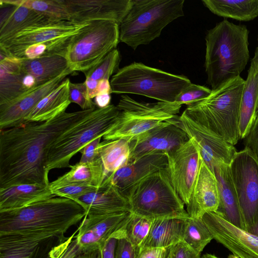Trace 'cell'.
<instances>
[{
    "instance_id": "cell-1",
    "label": "cell",
    "mask_w": 258,
    "mask_h": 258,
    "mask_svg": "<svg viewBox=\"0 0 258 258\" xmlns=\"http://www.w3.org/2000/svg\"><path fill=\"white\" fill-rule=\"evenodd\" d=\"M96 108L64 111L45 121L0 130V188L49 184L47 162L51 145Z\"/></svg>"
},
{
    "instance_id": "cell-2",
    "label": "cell",
    "mask_w": 258,
    "mask_h": 258,
    "mask_svg": "<svg viewBox=\"0 0 258 258\" xmlns=\"http://www.w3.org/2000/svg\"><path fill=\"white\" fill-rule=\"evenodd\" d=\"M86 215L74 200L52 197L29 206L0 211V235L64 234Z\"/></svg>"
},
{
    "instance_id": "cell-3",
    "label": "cell",
    "mask_w": 258,
    "mask_h": 258,
    "mask_svg": "<svg viewBox=\"0 0 258 258\" xmlns=\"http://www.w3.org/2000/svg\"><path fill=\"white\" fill-rule=\"evenodd\" d=\"M247 27L224 19L208 31L205 68L212 90L240 76L249 58Z\"/></svg>"
},
{
    "instance_id": "cell-4",
    "label": "cell",
    "mask_w": 258,
    "mask_h": 258,
    "mask_svg": "<svg viewBox=\"0 0 258 258\" xmlns=\"http://www.w3.org/2000/svg\"><path fill=\"white\" fill-rule=\"evenodd\" d=\"M245 82L240 76L232 79L212 90L206 98L188 105L184 111L234 146L241 139L240 107Z\"/></svg>"
},
{
    "instance_id": "cell-5",
    "label": "cell",
    "mask_w": 258,
    "mask_h": 258,
    "mask_svg": "<svg viewBox=\"0 0 258 258\" xmlns=\"http://www.w3.org/2000/svg\"><path fill=\"white\" fill-rule=\"evenodd\" d=\"M184 0H132L119 25V41L135 50L161 35L170 23L184 16Z\"/></svg>"
},
{
    "instance_id": "cell-6",
    "label": "cell",
    "mask_w": 258,
    "mask_h": 258,
    "mask_svg": "<svg viewBox=\"0 0 258 258\" xmlns=\"http://www.w3.org/2000/svg\"><path fill=\"white\" fill-rule=\"evenodd\" d=\"M122 192L130 204V212L134 215L151 220L189 217L166 168L149 175Z\"/></svg>"
},
{
    "instance_id": "cell-7",
    "label": "cell",
    "mask_w": 258,
    "mask_h": 258,
    "mask_svg": "<svg viewBox=\"0 0 258 258\" xmlns=\"http://www.w3.org/2000/svg\"><path fill=\"white\" fill-rule=\"evenodd\" d=\"M110 82L112 93L140 95L169 103L175 102L179 93L191 83L185 76L137 62L119 69Z\"/></svg>"
},
{
    "instance_id": "cell-8",
    "label": "cell",
    "mask_w": 258,
    "mask_h": 258,
    "mask_svg": "<svg viewBox=\"0 0 258 258\" xmlns=\"http://www.w3.org/2000/svg\"><path fill=\"white\" fill-rule=\"evenodd\" d=\"M181 106L176 102H142L123 95L116 105L119 115L102 138L108 141L122 139L130 143L164 121L176 117Z\"/></svg>"
},
{
    "instance_id": "cell-9",
    "label": "cell",
    "mask_w": 258,
    "mask_h": 258,
    "mask_svg": "<svg viewBox=\"0 0 258 258\" xmlns=\"http://www.w3.org/2000/svg\"><path fill=\"white\" fill-rule=\"evenodd\" d=\"M120 111L110 104L96 108L88 116L64 133L51 145L47 170L70 167L71 159L88 143L102 137L115 122Z\"/></svg>"
},
{
    "instance_id": "cell-10",
    "label": "cell",
    "mask_w": 258,
    "mask_h": 258,
    "mask_svg": "<svg viewBox=\"0 0 258 258\" xmlns=\"http://www.w3.org/2000/svg\"><path fill=\"white\" fill-rule=\"evenodd\" d=\"M119 42L117 23L107 20L90 21L72 37L66 58L73 72L85 73L115 49Z\"/></svg>"
},
{
    "instance_id": "cell-11",
    "label": "cell",
    "mask_w": 258,
    "mask_h": 258,
    "mask_svg": "<svg viewBox=\"0 0 258 258\" xmlns=\"http://www.w3.org/2000/svg\"><path fill=\"white\" fill-rule=\"evenodd\" d=\"M245 231L258 230V159L244 148L236 153L230 164Z\"/></svg>"
},
{
    "instance_id": "cell-12",
    "label": "cell",
    "mask_w": 258,
    "mask_h": 258,
    "mask_svg": "<svg viewBox=\"0 0 258 258\" xmlns=\"http://www.w3.org/2000/svg\"><path fill=\"white\" fill-rule=\"evenodd\" d=\"M64 234L0 235V258H61L75 238Z\"/></svg>"
},
{
    "instance_id": "cell-13",
    "label": "cell",
    "mask_w": 258,
    "mask_h": 258,
    "mask_svg": "<svg viewBox=\"0 0 258 258\" xmlns=\"http://www.w3.org/2000/svg\"><path fill=\"white\" fill-rule=\"evenodd\" d=\"M179 116L169 119L130 142V155L128 163L150 154H167L189 140L180 126Z\"/></svg>"
},
{
    "instance_id": "cell-14",
    "label": "cell",
    "mask_w": 258,
    "mask_h": 258,
    "mask_svg": "<svg viewBox=\"0 0 258 258\" xmlns=\"http://www.w3.org/2000/svg\"><path fill=\"white\" fill-rule=\"evenodd\" d=\"M166 155V169L171 184L186 206L200 167L201 156L199 149L189 139Z\"/></svg>"
},
{
    "instance_id": "cell-15",
    "label": "cell",
    "mask_w": 258,
    "mask_h": 258,
    "mask_svg": "<svg viewBox=\"0 0 258 258\" xmlns=\"http://www.w3.org/2000/svg\"><path fill=\"white\" fill-rule=\"evenodd\" d=\"M180 126L199 149L201 157L213 172L220 162L230 165L237 151L234 146L190 118L184 111L178 117Z\"/></svg>"
},
{
    "instance_id": "cell-16",
    "label": "cell",
    "mask_w": 258,
    "mask_h": 258,
    "mask_svg": "<svg viewBox=\"0 0 258 258\" xmlns=\"http://www.w3.org/2000/svg\"><path fill=\"white\" fill-rule=\"evenodd\" d=\"M89 22L76 23L71 21H56L28 27L0 42V50L14 57L27 46L74 36Z\"/></svg>"
},
{
    "instance_id": "cell-17",
    "label": "cell",
    "mask_w": 258,
    "mask_h": 258,
    "mask_svg": "<svg viewBox=\"0 0 258 258\" xmlns=\"http://www.w3.org/2000/svg\"><path fill=\"white\" fill-rule=\"evenodd\" d=\"M130 214L126 212L98 217L85 216L74 239L79 253L103 248L126 223Z\"/></svg>"
},
{
    "instance_id": "cell-18",
    "label": "cell",
    "mask_w": 258,
    "mask_h": 258,
    "mask_svg": "<svg viewBox=\"0 0 258 258\" xmlns=\"http://www.w3.org/2000/svg\"><path fill=\"white\" fill-rule=\"evenodd\" d=\"M213 239L240 258H258V237L230 223L217 214L202 217Z\"/></svg>"
},
{
    "instance_id": "cell-19",
    "label": "cell",
    "mask_w": 258,
    "mask_h": 258,
    "mask_svg": "<svg viewBox=\"0 0 258 258\" xmlns=\"http://www.w3.org/2000/svg\"><path fill=\"white\" fill-rule=\"evenodd\" d=\"M70 21L84 23L96 20L120 25L130 9L132 0H62Z\"/></svg>"
},
{
    "instance_id": "cell-20",
    "label": "cell",
    "mask_w": 258,
    "mask_h": 258,
    "mask_svg": "<svg viewBox=\"0 0 258 258\" xmlns=\"http://www.w3.org/2000/svg\"><path fill=\"white\" fill-rule=\"evenodd\" d=\"M73 72L69 69L47 83L36 87L8 103L0 105V130L24 124L25 117L36 105Z\"/></svg>"
},
{
    "instance_id": "cell-21",
    "label": "cell",
    "mask_w": 258,
    "mask_h": 258,
    "mask_svg": "<svg viewBox=\"0 0 258 258\" xmlns=\"http://www.w3.org/2000/svg\"><path fill=\"white\" fill-rule=\"evenodd\" d=\"M219 204L216 177L201 157L198 173L189 202L186 206V211L190 218H202L206 213L216 212Z\"/></svg>"
},
{
    "instance_id": "cell-22",
    "label": "cell",
    "mask_w": 258,
    "mask_h": 258,
    "mask_svg": "<svg viewBox=\"0 0 258 258\" xmlns=\"http://www.w3.org/2000/svg\"><path fill=\"white\" fill-rule=\"evenodd\" d=\"M167 165L166 154L161 153L148 154L110 174L102 185H113L122 192L149 175L166 168Z\"/></svg>"
},
{
    "instance_id": "cell-23",
    "label": "cell",
    "mask_w": 258,
    "mask_h": 258,
    "mask_svg": "<svg viewBox=\"0 0 258 258\" xmlns=\"http://www.w3.org/2000/svg\"><path fill=\"white\" fill-rule=\"evenodd\" d=\"M85 210V216L93 217L130 212V206L123 193L113 185H102L99 189L75 201Z\"/></svg>"
},
{
    "instance_id": "cell-24",
    "label": "cell",
    "mask_w": 258,
    "mask_h": 258,
    "mask_svg": "<svg viewBox=\"0 0 258 258\" xmlns=\"http://www.w3.org/2000/svg\"><path fill=\"white\" fill-rule=\"evenodd\" d=\"M213 173L216 178L219 196V204L215 213L235 226L245 231L230 165L218 163L214 167Z\"/></svg>"
},
{
    "instance_id": "cell-25",
    "label": "cell",
    "mask_w": 258,
    "mask_h": 258,
    "mask_svg": "<svg viewBox=\"0 0 258 258\" xmlns=\"http://www.w3.org/2000/svg\"><path fill=\"white\" fill-rule=\"evenodd\" d=\"M55 197L49 184H21L0 188V211L21 208Z\"/></svg>"
},
{
    "instance_id": "cell-26",
    "label": "cell",
    "mask_w": 258,
    "mask_h": 258,
    "mask_svg": "<svg viewBox=\"0 0 258 258\" xmlns=\"http://www.w3.org/2000/svg\"><path fill=\"white\" fill-rule=\"evenodd\" d=\"M186 219L152 220L149 233L140 246L139 250L147 247L167 248L183 241Z\"/></svg>"
},
{
    "instance_id": "cell-27",
    "label": "cell",
    "mask_w": 258,
    "mask_h": 258,
    "mask_svg": "<svg viewBox=\"0 0 258 258\" xmlns=\"http://www.w3.org/2000/svg\"><path fill=\"white\" fill-rule=\"evenodd\" d=\"M25 74L19 59L0 52V105L25 93L22 84Z\"/></svg>"
},
{
    "instance_id": "cell-28",
    "label": "cell",
    "mask_w": 258,
    "mask_h": 258,
    "mask_svg": "<svg viewBox=\"0 0 258 258\" xmlns=\"http://www.w3.org/2000/svg\"><path fill=\"white\" fill-rule=\"evenodd\" d=\"M69 167V172L50 182V190L73 184L93 185L99 189L106 178L98 156L92 162H79Z\"/></svg>"
},
{
    "instance_id": "cell-29",
    "label": "cell",
    "mask_w": 258,
    "mask_h": 258,
    "mask_svg": "<svg viewBox=\"0 0 258 258\" xmlns=\"http://www.w3.org/2000/svg\"><path fill=\"white\" fill-rule=\"evenodd\" d=\"M70 79L66 78L43 98L25 117L24 123L47 121L66 111L71 103L69 99Z\"/></svg>"
},
{
    "instance_id": "cell-30",
    "label": "cell",
    "mask_w": 258,
    "mask_h": 258,
    "mask_svg": "<svg viewBox=\"0 0 258 258\" xmlns=\"http://www.w3.org/2000/svg\"><path fill=\"white\" fill-rule=\"evenodd\" d=\"M20 60L22 71L35 78L37 86L47 83L70 69L66 57L59 55Z\"/></svg>"
},
{
    "instance_id": "cell-31",
    "label": "cell",
    "mask_w": 258,
    "mask_h": 258,
    "mask_svg": "<svg viewBox=\"0 0 258 258\" xmlns=\"http://www.w3.org/2000/svg\"><path fill=\"white\" fill-rule=\"evenodd\" d=\"M55 20L21 5H16L10 16L0 25V42L13 36L24 29L49 23Z\"/></svg>"
},
{
    "instance_id": "cell-32",
    "label": "cell",
    "mask_w": 258,
    "mask_h": 258,
    "mask_svg": "<svg viewBox=\"0 0 258 258\" xmlns=\"http://www.w3.org/2000/svg\"><path fill=\"white\" fill-rule=\"evenodd\" d=\"M212 13L239 21H250L258 17V0H202Z\"/></svg>"
},
{
    "instance_id": "cell-33",
    "label": "cell",
    "mask_w": 258,
    "mask_h": 258,
    "mask_svg": "<svg viewBox=\"0 0 258 258\" xmlns=\"http://www.w3.org/2000/svg\"><path fill=\"white\" fill-rule=\"evenodd\" d=\"M241 97L239 115V135L243 139L252 123L258 103V72L252 66L248 70Z\"/></svg>"
},
{
    "instance_id": "cell-34",
    "label": "cell",
    "mask_w": 258,
    "mask_h": 258,
    "mask_svg": "<svg viewBox=\"0 0 258 258\" xmlns=\"http://www.w3.org/2000/svg\"><path fill=\"white\" fill-rule=\"evenodd\" d=\"M98 152L107 178L127 164L130 155V143L122 139L104 140L100 142Z\"/></svg>"
},
{
    "instance_id": "cell-35",
    "label": "cell",
    "mask_w": 258,
    "mask_h": 258,
    "mask_svg": "<svg viewBox=\"0 0 258 258\" xmlns=\"http://www.w3.org/2000/svg\"><path fill=\"white\" fill-rule=\"evenodd\" d=\"M73 36L27 46L14 57L19 59H33L53 55H59L66 57Z\"/></svg>"
},
{
    "instance_id": "cell-36",
    "label": "cell",
    "mask_w": 258,
    "mask_h": 258,
    "mask_svg": "<svg viewBox=\"0 0 258 258\" xmlns=\"http://www.w3.org/2000/svg\"><path fill=\"white\" fill-rule=\"evenodd\" d=\"M152 220L131 213L126 223L114 234L113 238H125L133 245L139 248L147 237Z\"/></svg>"
},
{
    "instance_id": "cell-37",
    "label": "cell",
    "mask_w": 258,
    "mask_h": 258,
    "mask_svg": "<svg viewBox=\"0 0 258 258\" xmlns=\"http://www.w3.org/2000/svg\"><path fill=\"white\" fill-rule=\"evenodd\" d=\"M213 239L202 218L186 219L183 241L191 248L201 252Z\"/></svg>"
},
{
    "instance_id": "cell-38",
    "label": "cell",
    "mask_w": 258,
    "mask_h": 258,
    "mask_svg": "<svg viewBox=\"0 0 258 258\" xmlns=\"http://www.w3.org/2000/svg\"><path fill=\"white\" fill-rule=\"evenodd\" d=\"M9 4L21 5L42 13L55 21H70L62 0H5Z\"/></svg>"
},
{
    "instance_id": "cell-39",
    "label": "cell",
    "mask_w": 258,
    "mask_h": 258,
    "mask_svg": "<svg viewBox=\"0 0 258 258\" xmlns=\"http://www.w3.org/2000/svg\"><path fill=\"white\" fill-rule=\"evenodd\" d=\"M120 61V53L115 48L110 51L100 63L84 73L86 80L95 81L98 83L103 80H109L112 74L118 71Z\"/></svg>"
},
{
    "instance_id": "cell-40",
    "label": "cell",
    "mask_w": 258,
    "mask_h": 258,
    "mask_svg": "<svg viewBox=\"0 0 258 258\" xmlns=\"http://www.w3.org/2000/svg\"><path fill=\"white\" fill-rule=\"evenodd\" d=\"M211 92L212 89L207 87L191 83L179 93L175 102L188 106L206 98Z\"/></svg>"
},
{
    "instance_id": "cell-41",
    "label": "cell",
    "mask_w": 258,
    "mask_h": 258,
    "mask_svg": "<svg viewBox=\"0 0 258 258\" xmlns=\"http://www.w3.org/2000/svg\"><path fill=\"white\" fill-rule=\"evenodd\" d=\"M69 99L71 103L78 104L82 110H87L97 107L94 101L88 97L87 89L85 82L69 84Z\"/></svg>"
},
{
    "instance_id": "cell-42",
    "label": "cell",
    "mask_w": 258,
    "mask_h": 258,
    "mask_svg": "<svg viewBox=\"0 0 258 258\" xmlns=\"http://www.w3.org/2000/svg\"><path fill=\"white\" fill-rule=\"evenodd\" d=\"M99 189L96 186L89 184L69 185L51 189L55 197L65 198L75 201L78 198Z\"/></svg>"
},
{
    "instance_id": "cell-43",
    "label": "cell",
    "mask_w": 258,
    "mask_h": 258,
    "mask_svg": "<svg viewBox=\"0 0 258 258\" xmlns=\"http://www.w3.org/2000/svg\"><path fill=\"white\" fill-rule=\"evenodd\" d=\"M242 139L244 148L250 150L258 159V106L248 131Z\"/></svg>"
},
{
    "instance_id": "cell-44",
    "label": "cell",
    "mask_w": 258,
    "mask_h": 258,
    "mask_svg": "<svg viewBox=\"0 0 258 258\" xmlns=\"http://www.w3.org/2000/svg\"><path fill=\"white\" fill-rule=\"evenodd\" d=\"M116 242L117 239L111 238L107 241L103 248L90 252L80 253L74 258H115Z\"/></svg>"
},
{
    "instance_id": "cell-45",
    "label": "cell",
    "mask_w": 258,
    "mask_h": 258,
    "mask_svg": "<svg viewBox=\"0 0 258 258\" xmlns=\"http://www.w3.org/2000/svg\"><path fill=\"white\" fill-rule=\"evenodd\" d=\"M170 258H201V252L196 251L183 241L169 247Z\"/></svg>"
},
{
    "instance_id": "cell-46",
    "label": "cell",
    "mask_w": 258,
    "mask_h": 258,
    "mask_svg": "<svg viewBox=\"0 0 258 258\" xmlns=\"http://www.w3.org/2000/svg\"><path fill=\"white\" fill-rule=\"evenodd\" d=\"M139 251V248L133 245L125 238L117 239L115 258H137Z\"/></svg>"
},
{
    "instance_id": "cell-47",
    "label": "cell",
    "mask_w": 258,
    "mask_h": 258,
    "mask_svg": "<svg viewBox=\"0 0 258 258\" xmlns=\"http://www.w3.org/2000/svg\"><path fill=\"white\" fill-rule=\"evenodd\" d=\"M102 137H99L90 142L80 151L82 156L79 162L89 163L93 162L98 156V146Z\"/></svg>"
},
{
    "instance_id": "cell-48",
    "label": "cell",
    "mask_w": 258,
    "mask_h": 258,
    "mask_svg": "<svg viewBox=\"0 0 258 258\" xmlns=\"http://www.w3.org/2000/svg\"><path fill=\"white\" fill-rule=\"evenodd\" d=\"M169 247H147L140 251L137 258H166Z\"/></svg>"
},
{
    "instance_id": "cell-49",
    "label": "cell",
    "mask_w": 258,
    "mask_h": 258,
    "mask_svg": "<svg viewBox=\"0 0 258 258\" xmlns=\"http://www.w3.org/2000/svg\"><path fill=\"white\" fill-rule=\"evenodd\" d=\"M111 99L110 94H101L94 98V102L97 108H103L110 105Z\"/></svg>"
},
{
    "instance_id": "cell-50",
    "label": "cell",
    "mask_w": 258,
    "mask_h": 258,
    "mask_svg": "<svg viewBox=\"0 0 258 258\" xmlns=\"http://www.w3.org/2000/svg\"><path fill=\"white\" fill-rule=\"evenodd\" d=\"M111 93H112L111 87L110 82L108 80H103L98 82L97 86V95L104 94H110Z\"/></svg>"
},
{
    "instance_id": "cell-51",
    "label": "cell",
    "mask_w": 258,
    "mask_h": 258,
    "mask_svg": "<svg viewBox=\"0 0 258 258\" xmlns=\"http://www.w3.org/2000/svg\"><path fill=\"white\" fill-rule=\"evenodd\" d=\"M257 40L258 42V37ZM250 65L258 72V45L255 49L254 56L251 59ZM257 106H258V103Z\"/></svg>"
},
{
    "instance_id": "cell-52",
    "label": "cell",
    "mask_w": 258,
    "mask_h": 258,
    "mask_svg": "<svg viewBox=\"0 0 258 258\" xmlns=\"http://www.w3.org/2000/svg\"><path fill=\"white\" fill-rule=\"evenodd\" d=\"M201 258H219V257H218L217 256H216V255H213V254L206 253V254L203 255L201 256Z\"/></svg>"
},
{
    "instance_id": "cell-53",
    "label": "cell",
    "mask_w": 258,
    "mask_h": 258,
    "mask_svg": "<svg viewBox=\"0 0 258 258\" xmlns=\"http://www.w3.org/2000/svg\"><path fill=\"white\" fill-rule=\"evenodd\" d=\"M228 258H240V257L234 254H229L228 255Z\"/></svg>"
},
{
    "instance_id": "cell-54",
    "label": "cell",
    "mask_w": 258,
    "mask_h": 258,
    "mask_svg": "<svg viewBox=\"0 0 258 258\" xmlns=\"http://www.w3.org/2000/svg\"><path fill=\"white\" fill-rule=\"evenodd\" d=\"M254 235L258 237V230L255 232Z\"/></svg>"
},
{
    "instance_id": "cell-55",
    "label": "cell",
    "mask_w": 258,
    "mask_h": 258,
    "mask_svg": "<svg viewBox=\"0 0 258 258\" xmlns=\"http://www.w3.org/2000/svg\"><path fill=\"white\" fill-rule=\"evenodd\" d=\"M166 258H170V256H169V252H168V255H167Z\"/></svg>"
}]
</instances>
